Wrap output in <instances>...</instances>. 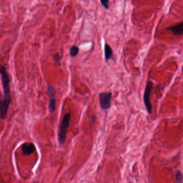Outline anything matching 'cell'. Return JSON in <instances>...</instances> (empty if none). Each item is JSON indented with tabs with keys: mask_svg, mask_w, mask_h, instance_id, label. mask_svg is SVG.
Returning <instances> with one entry per match:
<instances>
[{
	"mask_svg": "<svg viewBox=\"0 0 183 183\" xmlns=\"http://www.w3.org/2000/svg\"><path fill=\"white\" fill-rule=\"evenodd\" d=\"M170 30L175 35H182L183 33V22H182L176 26L167 28Z\"/></svg>",
	"mask_w": 183,
	"mask_h": 183,
	"instance_id": "ba28073f",
	"label": "cell"
},
{
	"mask_svg": "<svg viewBox=\"0 0 183 183\" xmlns=\"http://www.w3.org/2000/svg\"><path fill=\"white\" fill-rule=\"evenodd\" d=\"M112 94L111 92H101L99 95V104L103 110L109 109L111 106Z\"/></svg>",
	"mask_w": 183,
	"mask_h": 183,
	"instance_id": "3957f363",
	"label": "cell"
},
{
	"mask_svg": "<svg viewBox=\"0 0 183 183\" xmlns=\"http://www.w3.org/2000/svg\"><path fill=\"white\" fill-rule=\"evenodd\" d=\"M113 50L110 46L107 44H105L104 46L105 59L108 61L113 56Z\"/></svg>",
	"mask_w": 183,
	"mask_h": 183,
	"instance_id": "9c48e42d",
	"label": "cell"
},
{
	"mask_svg": "<svg viewBox=\"0 0 183 183\" xmlns=\"http://www.w3.org/2000/svg\"><path fill=\"white\" fill-rule=\"evenodd\" d=\"M54 57H55V58H56V59H55L56 61H59V60L60 59V57H59V55L58 54H57V55H55V56Z\"/></svg>",
	"mask_w": 183,
	"mask_h": 183,
	"instance_id": "4fadbf2b",
	"label": "cell"
},
{
	"mask_svg": "<svg viewBox=\"0 0 183 183\" xmlns=\"http://www.w3.org/2000/svg\"><path fill=\"white\" fill-rule=\"evenodd\" d=\"M71 116L70 113L64 116L61 123L60 125V129L58 133V139L60 145L63 144L66 139L67 133L70 126V121Z\"/></svg>",
	"mask_w": 183,
	"mask_h": 183,
	"instance_id": "7a4b0ae2",
	"label": "cell"
},
{
	"mask_svg": "<svg viewBox=\"0 0 183 183\" xmlns=\"http://www.w3.org/2000/svg\"><path fill=\"white\" fill-rule=\"evenodd\" d=\"M0 75L1 76L3 91H4V99L6 101L11 103L10 96V80L6 69L4 67H0Z\"/></svg>",
	"mask_w": 183,
	"mask_h": 183,
	"instance_id": "6da1fadb",
	"label": "cell"
},
{
	"mask_svg": "<svg viewBox=\"0 0 183 183\" xmlns=\"http://www.w3.org/2000/svg\"><path fill=\"white\" fill-rule=\"evenodd\" d=\"M102 6L106 9H109V2L110 0H100Z\"/></svg>",
	"mask_w": 183,
	"mask_h": 183,
	"instance_id": "8fae6325",
	"label": "cell"
},
{
	"mask_svg": "<svg viewBox=\"0 0 183 183\" xmlns=\"http://www.w3.org/2000/svg\"><path fill=\"white\" fill-rule=\"evenodd\" d=\"M79 48L76 46H73L70 50V55L72 57H75L77 56L79 52Z\"/></svg>",
	"mask_w": 183,
	"mask_h": 183,
	"instance_id": "30bf717a",
	"label": "cell"
},
{
	"mask_svg": "<svg viewBox=\"0 0 183 183\" xmlns=\"http://www.w3.org/2000/svg\"><path fill=\"white\" fill-rule=\"evenodd\" d=\"M22 151L23 154L25 155H29L35 152V146L33 143H26L23 144L22 147Z\"/></svg>",
	"mask_w": 183,
	"mask_h": 183,
	"instance_id": "52a82bcc",
	"label": "cell"
},
{
	"mask_svg": "<svg viewBox=\"0 0 183 183\" xmlns=\"http://www.w3.org/2000/svg\"><path fill=\"white\" fill-rule=\"evenodd\" d=\"M10 104L4 99H2L0 94V119H4L6 118Z\"/></svg>",
	"mask_w": 183,
	"mask_h": 183,
	"instance_id": "5b68a950",
	"label": "cell"
},
{
	"mask_svg": "<svg viewBox=\"0 0 183 183\" xmlns=\"http://www.w3.org/2000/svg\"><path fill=\"white\" fill-rule=\"evenodd\" d=\"M48 91L50 96V108L51 109V110L54 112L56 109V99L55 92L53 89L50 85H48Z\"/></svg>",
	"mask_w": 183,
	"mask_h": 183,
	"instance_id": "8992f818",
	"label": "cell"
},
{
	"mask_svg": "<svg viewBox=\"0 0 183 183\" xmlns=\"http://www.w3.org/2000/svg\"><path fill=\"white\" fill-rule=\"evenodd\" d=\"M152 86H153L152 82L151 81H148L146 85L144 96H143L144 103L145 105L147 112L149 114L152 113V105L150 103V95L151 93L152 88Z\"/></svg>",
	"mask_w": 183,
	"mask_h": 183,
	"instance_id": "277c9868",
	"label": "cell"
},
{
	"mask_svg": "<svg viewBox=\"0 0 183 183\" xmlns=\"http://www.w3.org/2000/svg\"><path fill=\"white\" fill-rule=\"evenodd\" d=\"M176 178L177 179V181L179 183H182L183 182V175L180 171H178L176 175Z\"/></svg>",
	"mask_w": 183,
	"mask_h": 183,
	"instance_id": "7c38bea8",
	"label": "cell"
}]
</instances>
